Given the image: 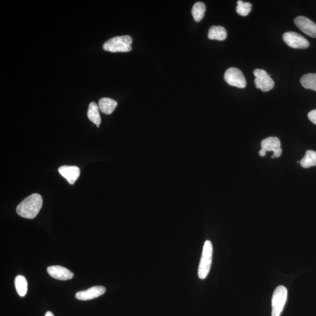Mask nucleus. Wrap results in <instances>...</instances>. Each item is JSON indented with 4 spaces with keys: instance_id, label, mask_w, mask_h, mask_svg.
<instances>
[{
    "instance_id": "nucleus-1",
    "label": "nucleus",
    "mask_w": 316,
    "mask_h": 316,
    "mask_svg": "<svg viewBox=\"0 0 316 316\" xmlns=\"http://www.w3.org/2000/svg\"><path fill=\"white\" fill-rule=\"evenodd\" d=\"M43 204V199L42 196L39 194H32L18 205L17 213L23 218L34 219L40 213Z\"/></svg>"
},
{
    "instance_id": "nucleus-2",
    "label": "nucleus",
    "mask_w": 316,
    "mask_h": 316,
    "mask_svg": "<svg viewBox=\"0 0 316 316\" xmlns=\"http://www.w3.org/2000/svg\"><path fill=\"white\" fill-rule=\"evenodd\" d=\"M133 38L129 35L120 36L111 39L104 44L103 48L111 52H128L132 50Z\"/></svg>"
},
{
    "instance_id": "nucleus-3",
    "label": "nucleus",
    "mask_w": 316,
    "mask_h": 316,
    "mask_svg": "<svg viewBox=\"0 0 316 316\" xmlns=\"http://www.w3.org/2000/svg\"><path fill=\"white\" fill-rule=\"evenodd\" d=\"M213 246L211 241L207 240L204 244L201 261L198 270L199 278L201 279L206 278L210 272L212 262Z\"/></svg>"
},
{
    "instance_id": "nucleus-4",
    "label": "nucleus",
    "mask_w": 316,
    "mask_h": 316,
    "mask_svg": "<svg viewBox=\"0 0 316 316\" xmlns=\"http://www.w3.org/2000/svg\"><path fill=\"white\" fill-rule=\"evenodd\" d=\"M287 297L288 291L284 286H279L275 289L272 299V316H281Z\"/></svg>"
},
{
    "instance_id": "nucleus-5",
    "label": "nucleus",
    "mask_w": 316,
    "mask_h": 316,
    "mask_svg": "<svg viewBox=\"0 0 316 316\" xmlns=\"http://www.w3.org/2000/svg\"><path fill=\"white\" fill-rule=\"evenodd\" d=\"M261 150L259 151V156L264 157L267 151H272V158H278L281 156L282 151L280 140L277 137H268L261 142Z\"/></svg>"
},
{
    "instance_id": "nucleus-6",
    "label": "nucleus",
    "mask_w": 316,
    "mask_h": 316,
    "mask_svg": "<svg viewBox=\"0 0 316 316\" xmlns=\"http://www.w3.org/2000/svg\"><path fill=\"white\" fill-rule=\"evenodd\" d=\"M225 80L229 85L238 88H245L247 82L242 71L236 68H230L225 74Z\"/></svg>"
},
{
    "instance_id": "nucleus-7",
    "label": "nucleus",
    "mask_w": 316,
    "mask_h": 316,
    "mask_svg": "<svg viewBox=\"0 0 316 316\" xmlns=\"http://www.w3.org/2000/svg\"><path fill=\"white\" fill-rule=\"evenodd\" d=\"M253 74L255 76L254 82L256 88L264 92L272 90L275 83L266 71L256 68L253 71Z\"/></svg>"
},
{
    "instance_id": "nucleus-8",
    "label": "nucleus",
    "mask_w": 316,
    "mask_h": 316,
    "mask_svg": "<svg viewBox=\"0 0 316 316\" xmlns=\"http://www.w3.org/2000/svg\"><path fill=\"white\" fill-rule=\"evenodd\" d=\"M283 40L289 47L294 49H306L310 46L309 41L305 38L294 32L285 33Z\"/></svg>"
},
{
    "instance_id": "nucleus-9",
    "label": "nucleus",
    "mask_w": 316,
    "mask_h": 316,
    "mask_svg": "<svg viewBox=\"0 0 316 316\" xmlns=\"http://www.w3.org/2000/svg\"><path fill=\"white\" fill-rule=\"evenodd\" d=\"M295 24L301 31L309 37L316 38V23L306 17L299 16L294 21Z\"/></svg>"
},
{
    "instance_id": "nucleus-10",
    "label": "nucleus",
    "mask_w": 316,
    "mask_h": 316,
    "mask_svg": "<svg viewBox=\"0 0 316 316\" xmlns=\"http://www.w3.org/2000/svg\"><path fill=\"white\" fill-rule=\"evenodd\" d=\"M106 289L104 286H97L89 288L88 290L77 292L76 299L80 300H89L95 299L105 293Z\"/></svg>"
},
{
    "instance_id": "nucleus-11",
    "label": "nucleus",
    "mask_w": 316,
    "mask_h": 316,
    "mask_svg": "<svg viewBox=\"0 0 316 316\" xmlns=\"http://www.w3.org/2000/svg\"><path fill=\"white\" fill-rule=\"evenodd\" d=\"M47 272L53 278L61 280V281H67L72 279L74 274L70 271L64 267L50 266L47 268Z\"/></svg>"
},
{
    "instance_id": "nucleus-12",
    "label": "nucleus",
    "mask_w": 316,
    "mask_h": 316,
    "mask_svg": "<svg viewBox=\"0 0 316 316\" xmlns=\"http://www.w3.org/2000/svg\"><path fill=\"white\" fill-rule=\"evenodd\" d=\"M58 171L59 174L70 184L76 182L80 174V169L74 166H62L59 168Z\"/></svg>"
},
{
    "instance_id": "nucleus-13",
    "label": "nucleus",
    "mask_w": 316,
    "mask_h": 316,
    "mask_svg": "<svg viewBox=\"0 0 316 316\" xmlns=\"http://www.w3.org/2000/svg\"><path fill=\"white\" fill-rule=\"evenodd\" d=\"M117 106V103L112 98L104 97L98 101V107L104 114L110 115L112 114Z\"/></svg>"
},
{
    "instance_id": "nucleus-14",
    "label": "nucleus",
    "mask_w": 316,
    "mask_h": 316,
    "mask_svg": "<svg viewBox=\"0 0 316 316\" xmlns=\"http://www.w3.org/2000/svg\"><path fill=\"white\" fill-rule=\"evenodd\" d=\"M227 37L226 29L221 26H213L209 29L208 38L211 40L224 41Z\"/></svg>"
},
{
    "instance_id": "nucleus-15",
    "label": "nucleus",
    "mask_w": 316,
    "mask_h": 316,
    "mask_svg": "<svg viewBox=\"0 0 316 316\" xmlns=\"http://www.w3.org/2000/svg\"><path fill=\"white\" fill-rule=\"evenodd\" d=\"M88 116L89 120L99 127L101 124V117L99 113V107L96 103L91 102L89 104Z\"/></svg>"
},
{
    "instance_id": "nucleus-16",
    "label": "nucleus",
    "mask_w": 316,
    "mask_h": 316,
    "mask_svg": "<svg viewBox=\"0 0 316 316\" xmlns=\"http://www.w3.org/2000/svg\"><path fill=\"white\" fill-rule=\"evenodd\" d=\"M301 85L304 88L316 91V73H308L300 79Z\"/></svg>"
},
{
    "instance_id": "nucleus-17",
    "label": "nucleus",
    "mask_w": 316,
    "mask_h": 316,
    "mask_svg": "<svg viewBox=\"0 0 316 316\" xmlns=\"http://www.w3.org/2000/svg\"><path fill=\"white\" fill-rule=\"evenodd\" d=\"M206 7L203 2H198L194 4L192 14L194 20L196 22H200L203 19Z\"/></svg>"
},
{
    "instance_id": "nucleus-18",
    "label": "nucleus",
    "mask_w": 316,
    "mask_h": 316,
    "mask_svg": "<svg viewBox=\"0 0 316 316\" xmlns=\"http://www.w3.org/2000/svg\"><path fill=\"white\" fill-rule=\"evenodd\" d=\"M28 283L24 276L23 275H18L15 279V286L18 294L20 296L23 297L27 292Z\"/></svg>"
},
{
    "instance_id": "nucleus-19",
    "label": "nucleus",
    "mask_w": 316,
    "mask_h": 316,
    "mask_svg": "<svg viewBox=\"0 0 316 316\" xmlns=\"http://www.w3.org/2000/svg\"><path fill=\"white\" fill-rule=\"evenodd\" d=\"M300 165L304 168L316 166V152L312 150L306 151L305 156L300 161Z\"/></svg>"
},
{
    "instance_id": "nucleus-20",
    "label": "nucleus",
    "mask_w": 316,
    "mask_h": 316,
    "mask_svg": "<svg viewBox=\"0 0 316 316\" xmlns=\"http://www.w3.org/2000/svg\"><path fill=\"white\" fill-rule=\"evenodd\" d=\"M252 9V4L249 2H244L241 0L237 1L236 11L238 14L243 17L248 16Z\"/></svg>"
},
{
    "instance_id": "nucleus-21",
    "label": "nucleus",
    "mask_w": 316,
    "mask_h": 316,
    "mask_svg": "<svg viewBox=\"0 0 316 316\" xmlns=\"http://www.w3.org/2000/svg\"><path fill=\"white\" fill-rule=\"evenodd\" d=\"M308 118L312 123L316 125V110H312L309 113Z\"/></svg>"
},
{
    "instance_id": "nucleus-22",
    "label": "nucleus",
    "mask_w": 316,
    "mask_h": 316,
    "mask_svg": "<svg viewBox=\"0 0 316 316\" xmlns=\"http://www.w3.org/2000/svg\"><path fill=\"white\" fill-rule=\"evenodd\" d=\"M45 316H55L51 312H47Z\"/></svg>"
}]
</instances>
